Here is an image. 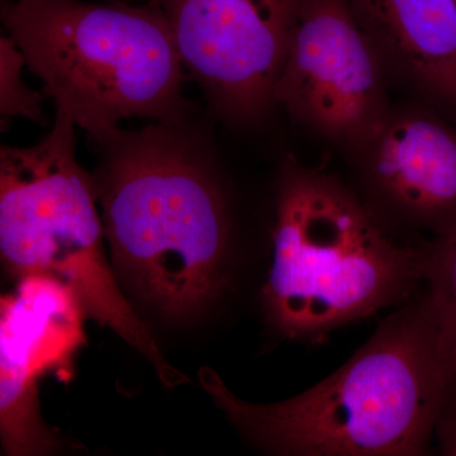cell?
<instances>
[{
  "label": "cell",
  "instance_id": "1",
  "mask_svg": "<svg viewBox=\"0 0 456 456\" xmlns=\"http://www.w3.org/2000/svg\"><path fill=\"white\" fill-rule=\"evenodd\" d=\"M94 179L114 265L169 320L196 317L224 284L227 204L184 123L118 128L99 143Z\"/></svg>",
  "mask_w": 456,
  "mask_h": 456
},
{
  "label": "cell",
  "instance_id": "2",
  "mask_svg": "<svg viewBox=\"0 0 456 456\" xmlns=\"http://www.w3.org/2000/svg\"><path fill=\"white\" fill-rule=\"evenodd\" d=\"M198 378L248 439L298 456L421 455L456 387L424 298L389 317L331 377L287 401H245L211 368Z\"/></svg>",
  "mask_w": 456,
  "mask_h": 456
},
{
  "label": "cell",
  "instance_id": "3",
  "mask_svg": "<svg viewBox=\"0 0 456 456\" xmlns=\"http://www.w3.org/2000/svg\"><path fill=\"white\" fill-rule=\"evenodd\" d=\"M2 20L56 110L99 145L125 119L184 123V65L163 9L3 0Z\"/></svg>",
  "mask_w": 456,
  "mask_h": 456
},
{
  "label": "cell",
  "instance_id": "4",
  "mask_svg": "<svg viewBox=\"0 0 456 456\" xmlns=\"http://www.w3.org/2000/svg\"><path fill=\"white\" fill-rule=\"evenodd\" d=\"M273 242L264 305L289 338L374 314L424 279V256L393 244L349 189L290 159L279 176Z\"/></svg>",
  "mask_w": 456,
  "mask_h": 456
},
{
  "label": "cell",
  "instance_id": "5",
  "mask_svg": "<svg viewBox=\"0 0 456 456\" xmlns=\"http://www.w3.org/2000/svg\"><path fill=\"white\" fill-rule=\"evenodd\" d=\"M75 123L56 110L49 134L0 149V254L18 279L51 274L73 288L86 318L110 327L150 360L167 387L189 382L171 367L117 285L103 250L94 176L77 158Z\"/></svg>",
  "mask_w": 456,
  "mask_h": 456
},
{
  "label": "cell",
  "instance_id": "6",
  "mask_svg": "<svg viewBox=\"0 0 456 456\" xmlns=\"http://www.w3.org/2000/svg\"><path fill=\"white\" fill-rule=\"evenodd\" d=\"M387 74L347 0H301L275 104L355 151L391 112Z\"/></svg>",
  "mask_w": 456,
  "mask_h": 456
},
{
  "label": "cell",
  "instance_id": "7",
  "mask_svg": "<svg viewBox=\"0 0 456 456\" xmlns=\"http://www.w3.org/2000/svg\"><path fill=\"white\" fill-rule=\"evenodd\" d=\"M185 70L222 118L259 122L289 49L301 0H155Z\"/></svg>",
  "mask_w": 456,
  "mask_h": 456
},
{
  "label": "cell",
  "instance_id": "8",
  "mask_svg": "<svg viewBox=\"0 0 456 456\" xmlns=\"http://www.w3.org/2000/svg\"><path fill=\"white\" fill-rule=\"evenodd\" d=\"M82 303L70 285L44 273L20 278L0 299V439L8 456L50 455L60 448L42 422L38 383L73 370L86 344Z\"/></svg>",
  "mask_w": 456,
  "mask_h": 456
},
{
  "label": "cell",
  "instance_id": "9",
  "mask_svg": "<svg viewBox=\"0 0 456 456\" xmlns=\"http://www.w3.org/2000/svg\"><path fill=\"white\" fill-rule=\"evenodd\" d=\"M362 176L401 217L437 228L456 220V134L415 110H391L359 149Z\"/></svg>",
  "mask_w": 456,
  "mask_h": 456
},
{
  "label": "cell",
  "instance_id": "10",
  "mask_svg": "<svg viewBox=\"0 0 456 456\" xmlns=\"http://www.w3.org/2000/svg\"><path fill=\"white\" fill-rule=\"evenodd\" d=\"M386 66L456 107V0H347Z\"/></svg>",
  "mask_w": 456,
  "mask_h": 456
},
{
  "label": "cell",
  "instance_id": "11",
  "mask_svg": "<svg viewBox=\"0 0 456 456\" xmlns=\"http://www.w3.org/2000/svg\"><path fill=\"white\" fill-rule=\"evenodd\" d=\"M439 233L424 255V279L428 284L424 301L456 382V220Z\"/></svg>",
  "mask_w": 456,
  "mask_h": 456
},
{
  "label": "cell",
  "instance_id": "12",
  "mask_svg": "<svg viewBox=\"0 0 456 456\" xmlns=\"http://www.w3.org/2000/svg\"><path fill=\"white\" fill-rule=\"evenodd\" d=\"M27 66L25 55L13 38L5 33L0 37V117L2 130L14 117L44 125L42 102L46 95L27 86L22 79Z\"/></svg>",
  "mask_w": 456,
  "mask_h": 456
},
{
  "label": "cell",
  "instance_id": "13",
  "mask_svg": "<svg viewBox=\"0 0 456 456\" xmlns=\"http://www.w3.org/2000/svg\"><path fill=\"white\" fill-rule=\"evenodd\" d=\"M440 439L443 452L456 456V403L440 419Z\"/></svg>",
  "mask_w": 456,
  "mask_h": 456
}]
</instances>
